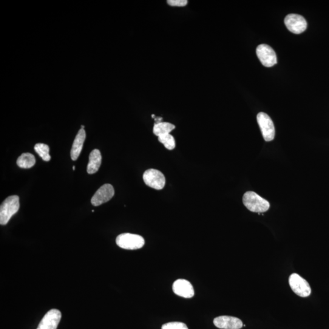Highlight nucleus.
<instances>
[{
    "mask_svg": "<svg viewBox=\"0 0 329 329\" xmlns=\"http://www.w3.org/2000/svg\"><path fill=\"white\" fill-rule=\"evenodd\" d=\"M257 120L264 140L266 141L273 140L275 136V127L271 118L266 113L260 112L257 116Z\"/></svg>",
    "mask_w": 329,
    "mask_h": 329,
    "instance_id": "5",
    "label": "nucleus"
},
{
    "mask_svg": "<svg viewBox=\"0 0 329 329\" xmlns=\"http://www.w3.org/2000/svg\"><path fill=\"white\" fill-rule=\"evenodd\" d=\"M144 238L140 235L129 233L119 235L116 239V243L120 248L127 250H135L142 248L144 245Z\"/></svg>",
    "mask_w": 329,
    "mask_h": 329,
    "instance_id": "3",
    "label": "nucleus"
},
{
    "mask_svg": "<svg viewBox=\"0 0 329 329\" xmlns=\"http://www.w3.org/2000/svg\"><path fill=\"white\" fill-rule=\"evenodd\" d=\"M258 58L261 63L266 67H271L276 65L277 62V56L274 50L268 45H259L256 49Z\"/></svg>",
    "mask_w": 329,
    "mask_h": 329,
    "instance_id": "7",
    "label": "nucleus"
},
{
    "mask_svg": "<svg viewBox=\"0 0 329 329\" xmlns=\"http://www.w3.org/2000/svg\"><path fill=\"white\" fill-rule=\"evenodd\" d=\"M158 141L162 143L167 149L173 150L175 148L176 142L174 136L171 134H166L158 137Z\"/></svg>",
    "mask_w": 329,
    "mask_h": 329,
    "instance_id": "18",
    "label": "nucleus"
},
{
    "mask_svg": "<svg viewBox=\"0 0 329 329\" xmlns=\"http://www.w3.org/2000/svg\"><path fill=\"white\" fill-rule=\"evenodd\" d=\"M289 285L291 290L297 296L306 297L310 296L311 292V287L308 282L299 274L293 273L289 277Z\"/></svg>",
    "mask_w": 329,
    "mask_h": 329,
    "instance_id": "4",
    "label": "nucleus"
},
{
    "mask_svg": "<svg viewBox=\"0 0 329 329\" xmlns=\"http://www.w3.org/2000/svg\"><path fill=\"white\" fill-rule=\"evenodd\" d=\"M168 4L172 7H184L188 4L187 0H169Z\"/></svg>",
    "mask_w": 329,
    "mask_h": 329,
    "instance_id": "20",
    "label": "nucleus"
},
{
    "mask_svg": "<svg viewBox=\"0 0 329 329\" xmlns=\"http://www.w3.org/2000/svg\"><path fill=\"white\" fill-rule=\"evenodd\" d=\"M61 317L60 311L56 309H52L45 314L37 329H57Z\"/></svg>",
    "mask_w": 329,
    "mask_h": 329,
    "instance_id": "10",
    "label": "nucleus"
},
{
    "mask_svg": "<svg viewBox=\"0 0 329 329\" xmlns=\"http://www.w3.org/2000/svg\"><path fill=\"white\" fill-rule=\"evenodd\" d=\"M173 290L178 296L184 298H191L195 295L194 286L191 282L185 279L176 280L173 285Z\"/></svg>",
    "mask_w": 329,
    "mask_h": 329,
    "instance_id": "11",
    "label": "nucleus"
},
{
    "mask_svg": "<svg viewBox=\"0 0 329 329\" xmlns=\"http://www.w3.org/2000/svg\"><path fill=\"white\" fill-rule=\"evenodd\" d=\"M161 329H189L186 324L181 322H171L164 324Z\"/></svg>",
    "mask_w": 329,
    "mask_h": 329,
    "instance_id": "19",
    "label": "nucleus"
},
{
    "mask_svg": "<svg viewBox=\"0 0 329 329\" xmlns=\"http://www.w3.org/2000/svg\"><path fill=\"white\" fill-rule=\"evenodd\" d=\"M214 324L221 329H240L243 325L242 320L230 316L217 317L214 320Z\"/></svg>",
    "mask_w": 329,
    "mask_h": 329,
    "instance_id": "12",
    "label": "nucleus"
},
{
    "mask_svg": "<svg viewBox=\"0 0 329 329\" xmlns=\"http://www.w3.org/2000/svg\"><path fill=\"white\" fill-rule=\"evenodd\" d=\"M101 154L98 149H93L89 155V162L88 163L87 171L88 174L92 175L98 171L101 164Z\"/></svg>",
    "mask_w": 329,
    "mask_h": 329,
    "instance_id": "14",
    "label": "nucleus"
},
{
    "mask_svg": "<svg viewBox=\"0 0 329 329\" xmlns=\"http://www.w3.org/2000/svg\"><path fill=\"white\" fill-rule=\"evenodd\" d=\"M285 25L290 32L296 35L302 33L307 27V22L299 14H290L284 20Z\"/></svg>",
    "mask_w": 329,
    "mask_h": 329,
    "instance_id": "8",
    "label": "nucleus"
},
{
    "mask_svg": "<svg viewBox=\"0 0 329 329\" xmlns=\"http://www.w3.org/2000/svg\"><path fill=\"white\" fill-rule=\"evenodd\" d=\"M20 208L18 196H11L6 199L0 207V224L7 225L11 218L19 211Z\"/></svg>",
    "mask_w": 329,
    "mask_h": 329,
    "instance_id": "2",
    "label": "nucleus"
},
{
    "mask_svg": "<svg viewBox=\"0 0 329 329\" xmlns=\"http://www.w3.org/2000/svg\"><path fill=\"white\" fill-rule=\"evenodd\" d=\"M86 137V134L84 129L79 130L75 140H74L72 150H71V157L73 160L75 161L78 159L81 154Z\"/></svg>",
    "mask_w": 329,
    "mask_h": 329,
    "instance_id": "13",
    "label": "nucleus"
},
{
    "mask_svg": "<svg viewBox=\"0 0 329 329\" xmlns=\"http://www.w3.org/2000/svg\"><path fill=\"white\" fill-rule=\"evenodd\" d=\"M175 126L172 123H167V122H160V123H155L153 127V133L157 137H160L161 135L170 134L173 130L175 129Z\"/></svg>",
    "mask_w": 329,
    "mask_h": 329,
    "instance_id": "15",
    "label": "nucleus"
},
{
    "mask_svg": "<svg viewBox=\"0 0 329 329\" xmlns=\"http://www.w3.org/2000/svg\"><path fill=\"white\" fill-rule=\"evenodd\" d=\"M35 151L42 157L44 161H50L51 156L50 155V148L47 144L44 143L36 144L35 146Z\"/></svg>",
    "mask_w": 329,
    "mask_h": 329,
    "instance_id": "17",
    "label": "nucleus"
},
{
    "mask_svg": "<svg viewBox=\"0 0 329 329\" xmlns=\"http://www.w3.org/2000/svg\"><path fill=\"white\" fill-rule=\"evenodd\" d=\"M152 118H155V115H152Z\"/></svg>",
    "mask_w": 329,
    "mask_h": 329,
    "instance_id": "22",
    "label": "nucleus"
},
{
    "mask_svg": "<svg viewBox=\"0 0 329 329\" xmlns=\"http://www.w3.org/2000/svg\"><path fill=\"white\" fill-rule=\"evenodd\" d=\"M36 158L34 155L30 153H24L18 158L17 164L21 169H30L35 166Z\"/></svg>",
    "mask_w": 329,
    "mask_h": 329,
    "instance_id": "16",
    "label": "nucleus"
},
{
    "mask_svg": "<svg viewBox=\"0 0 329 329\" xmlns=\"http://www.w3.org/2000/svg\"><path fill=\"white\" fill-rule=\"evenodd\" d=\"M143 179L146 185L155 190H161L166 186V178L162 173L155 169H149L144 173Z\"/></svg>",
    "mask_w": 329,
    "mask_h": 329,
    "instance_id": "6",
    "label": "nucleus"
},
{
    "mask_svg": "<svg viewBox=\"0 0 329 329\" xmlns=\"http://www.w3.org/2000/svg\"><path fill=\"white\" fill-rule=\"evenodd\" d=\"M243 202L249 211L259 214L268 211L270 207L268 201L254 192L245 193L243 195Z\"/></svg>",
    "mask_w": 329,
    "mask_h": 329,
    "instance_id": "1",
    "label": "nucleus"
},
{
    "mask_svg": "<svg viewBox=\"0 0 329 329\" xmlns=\"http://www.w3.org/2000/svg\"><path fill=\"white\" fill-rule=\"evenodd\" d=\"M115 194L114 189L110 184H104L95 193L92 198L91 203L93 206H99L104 203L108 202L112 199Z\"/></svg>",
    "mask_w": 329,
    "mask_h": 329,
    "instance_id": "9",
    "label": "nucleus"
},
{
    "mask_svg": "<svg viewBox=\"0 0 329 329\" xmlns=\"http://www.w3.org/2000/svg\"><path fill=\"white\" fill-rule=\"evenodd\" d=\"M73 170H75V166H73Z\"/></svg>",
    "mask_w": 329,
    "mask_h": 329,
    "instance_id": "21",
    "label": "nucleus"
}]
</instances>
